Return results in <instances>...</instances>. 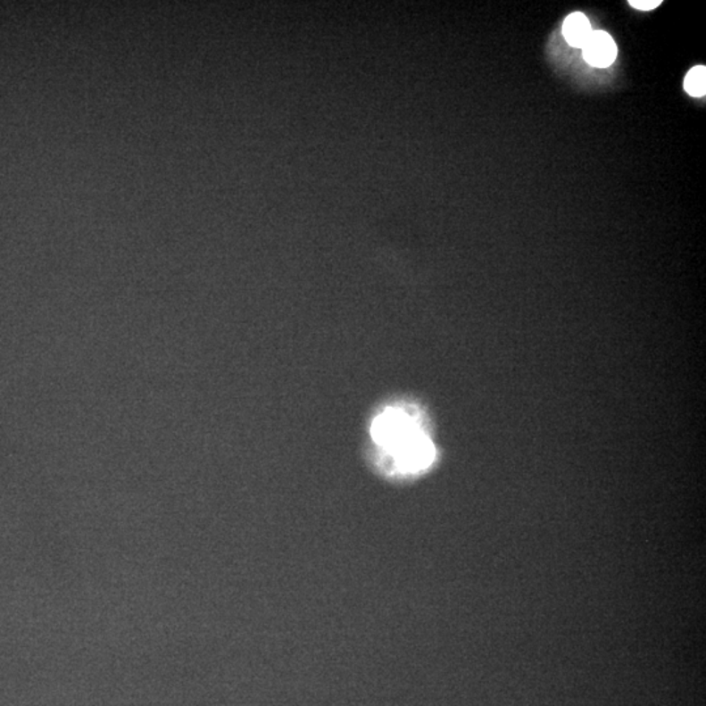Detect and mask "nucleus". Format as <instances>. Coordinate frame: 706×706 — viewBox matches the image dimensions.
<instances>
[{
  "instance_id": "f03ea898",
  "label": "nucleus",
  "mask_w": 706,
  "mask_h": 706,
  "mask_svg": "<svg viewBox=\"0 0 706 706\" xmlns=\"http://www.w3.org/2000/svg\"><path fill=\"white\" fill-rule=\"evenodd\" d=\"M582 54L590 66L606 69L615 62L618 46L609 33L596 30L590 35L586 44L582 47Z\"/></svg>"
},
{
  "instance_id": "39448f33",
  "label": "nucleus",
  "mask_w": 706,
  "mask_h": 706,
  "mask_svg": "<svg viewBox=\"0 0 706 706\" xmlns=\"http://www.w3.org/2000/svg\"><path fill=\"white\" fill-rule=\"evenodd\" d=\"M629 4L641 11H651L662 4V0H631Z\"/></svg>"
},
{
  "instance_id": "7ed1b4c3",
  "label": "nucleus",
  "mask_w": 706,
  "mask_h": 706,
  "mask_svg": "<svg viewBox=\"0 0 706 706\" xmlns=\"http://www.w3.org/2000/svg\"><path fill=\"white\" fill-rule=\"evenodd\" d=\"M592 33V25L584 13H572L565 19L564 25H562V35L568 44L572 47H578V49L584 47Z\"/></svg>"
},
{
  "instance_id": "20e7f679",
  "label": "nucleus",
  "mask_w": 706,
  "mask_h": 706,
  "mask_svg": "<svg viewBox=\"0 0 706 706\" xmlns=\"http://www.w3.org/2000/svg\"><path fill=\"white\" fill-rule=\"evenodd\" d=\"M685 89L694 97H702L706 94V69L697 66L688 72L685 79Z\"/></svg>"
},
{
  "instance_id": "f257e3e1",
  "label": "nucleus",
  "mask_w": 706,
  "mask_h": 706,
  "mask_svg": "<svg viewBox=\"0 0 706 706\" xmlns=\"http://www.w3.org/2000/svg\"><path fill=\"white\" fill-rule=\"evenodd\" d=\"M374 444L391 469L402 474H415L432 465L436 449L421 423L420 413L412 406L386 407L374 418Z\"/></svg>"
}]
</instances>
